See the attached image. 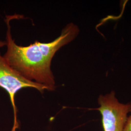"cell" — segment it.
I'll return each mask as SVG.
<instances>
[{
  "label": "cell",
  "instance_id": "obj_1",
  "mask_svg": "<svg viewBox=\"0 0 131 131\" xmlns=\"http://www.w3.org/2000/svg\"><path fill=\"white\" fill-rule=\"evenodd\" d=\"M13 18V16H7L5 20L7 50L4 58L10 67L26 79L46 85L50 91L53 90L55 81L51 69L52 59L61 47L77 37L79 28L71 23L63 29L61 35L52 42L36 41L27 46H21L18 45L12 37L10 21Z\"/></svg>",
  "mask_w": 131,
  "mask_h": 131
},
{
  "label": "cell",
  "instance_id": "obj_2",
  "mask_svg": "<svg viewBox=\"0 0 131 131\" xmlns=\"http://www.w3.org/2000/svg\"><path fill=\"white\" fill-rule=\"evenodd\" d=\"M0 88L5 89L9 96L14 111V125L11 131H16L19 128L17 119V109L15 104L16 94L24 88H34L43 93L49 90L46 85L26 79L19 72L10 67L0 52Z\"/></svg>",
  "mask_w": 131,
  "mask_h": 131
},
{
  "label": "cell",
  "instance_id": "obj_3",
  "mask_svg": "<svg viewBox=\"0 0 131 131\" xmlns=\"http://www.w3.org/2000/svg\"><path fill=\"white\" fill-rule=\"evenodd\" d=\"M98 102L99 107L95 109L101 114L103 131H123L129 114V103L119 102L114 91L100 95Z\"/></svg>",
  "mask_w": 131,
  "mask_h": 131
},
{
  "label": "cell",
  "instance_id": "obj_4",
  "mask_svg": "<svg viewBox=\"0 0 131 131\" xmlns=\"http://www.w3.org/2000/svg\"><path fill=\"white\" fill-rule=\"evenodd\" d=\"M129 103L130 105L129 114L127 118L126 122L123 131H131V101Z\"/></svg>",
  "mask_w": 131,
  "mask_h": 131
},
{
  "label": "cell",
  "instance_id": "obj_5",
  "mask_svg": "<svg viewBox=\"0 0 131 131\" xmlns=\"http://www.w3.org/2000/svg\"><path fill=\"white\" fill-rule=\"evenodd\" d=\"M6 45V42L5 41H1L0 40V48L4 47Z\"/></svg>",
  "mask_w": 131,
  "mask_h": 131
}]
</instances>
